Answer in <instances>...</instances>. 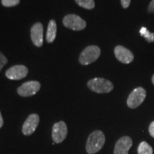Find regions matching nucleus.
Here are the masks:
<instances>
[{
    "mask_svg": "<svg viewBox=\"0 0 154 154\" xmlns=\"http://www.w3.org/2000/svg\"><path fill=\"white\" fill-rule=\"evenodd\" d=\"M57 36V23L54 20H51L48 24L46 39L48 43H52Z\"/></svg>",
    "mask_w": 154,
    "mask_h": 154,
    "instance_id": "nucleus-13",
    "label": "nucleus"
},
{
    "mask_svg": "<svg viewBox=\"0 0 154 154\" xmlns=\"http://www.w3.org/2000/svg\"><path fill=\"white\" fill-rule=\"evenodd\" d=\"M131 0H121V5H122L123 8L124 9L128 8L131 4Z\"/></svg>",
    "mask_w": 154,
    "mask_h": 154,
    "instance_id": "nucleus-19",
    "label": "nucleus"
},
{
    "mask_svg": "<svg viewBox=\"0 0 154 154\" xmlns=\"http://www.w3.org/2000/svg\"><path fill=\"white\" fill-rule=\"evenodd\" d=\"M88 87L92 91L98 94H106L113 89V85L110 81L103 78H94L87 83Z\"/></svg>",
    "mask_w": 154,
    "mask_h": 154,
    "instance_id": "nucleus-2",
    "label": "nucleus"
},
{
    "mask_svg": "<svg viewBox=\"0 0 154 154\" xmlns=\"http://www.w3.org/2000/svg\"><path fill=\"white\" fill-rule=\"evenodd\" d=\"M76 4L80 7L86 9H92L95 7L94 0H75Z\"/></svg>",
    "mask_w": 154,
    "mask_h": 154,
    "instance_id": "nucleus-16",
    "label": "nucleus"
},
{
    "mask_svg": "<svg viewBox=\"0 0 154 154\" xmlns=\"http://www.w3.org/2000/svg\"><path fill=\"white\" fill-rule=\"evenodd\" d=\"M7 62H8L7 59L5 57V55L0 51V71L2 69L4 66H5Z\"/></svg>",
    "mask_w": 154,
    "mask_h": 154,
    "instance_id": "nucleus-18",
    "label": "nucleus"
},
{
    "mask_svg": "<svg viewBox=\"0 0 154 154\" xmlns=\"http://www.w3.org/2000/svg\"><path fill=\"white\" fill-rule=\"evenodd\" d=\"M149 134L152 137L154 138V121L153 122H151V124H150L149 128Z\"/></svg>",
    "mask_w": 154,
    "mask_h": 154,
    "instance_id": "nucleus-21",
    "label": "nucleus"
},
{
    "mask_svg": "<svg viewBox=\"0 0 154 154\" xmlns=\"http://www.w3.org/2000/svg\"><path fill=\"white\" fill-rule=\"evenodd\" d=\"M148 12L150 14H154V0H152L151 3L149 4V7H148Z\"/></svg>",
    "mask_w": 154,
    "mask_h": 154,
    "instance_id": "nucleus-20",
    "label": "nucleus"
},
{
    "mask_svg": "<svg viewBox=\"0 0 154 154\" xmlns=\"http://www.w3.org/2000/svg\"><path fill=\"white\" fill-rule=\"evenodd\" d=\"M41 84L36 81H29L24 83L17 89V93L23 97H28L35 95L39 91Z\"/></svg>",
    "mask_w": 154,
    "mask_h": 154,
    "instance_id": "nucleus-6",
    "label": "nucleus"
},
{
    "mask_svg": "<svg viewBox=\"0 0 154 154\" xmlns=\"http://www.w3.org/2000/svg\"><path fill=\"white\" fill-rule=\"evenodd\" d=\"M146 96V91L143 88H134L127 99V106L130 109H136L142 104Z\"/></svg>",
    "mask_w": 154,
    "mask_h": 154,
    "instance_id": "nucleus-4",
    "label": "nucleus"
},
{
    "mask_svg": "<svg viewBox=\"0 0 154 154\" xmlns=\"http://www.w3.org/2000/svg\"><path fill=\"white\" fill-rule=\"evenodd\" d=\"M114 54L116 59L123 63H130L134 59V56L133 53L127 48L123 46H116L114 49Z\"/></svg>",
    "mask_w": 154,
    "mask_h": 154,
    "instance_id": "nucleus-10",
    "label": "nucleus"
},
{
    "mask_svg": "<svg viewBox=\"0 0 154 154\" xmlns=\"http://www.w3.org/2000/svg\"><path fill=\"white\" fill-rule=\"evenodd\" d=\"M101 55V49L95 45L88 46L82 51L79 56V61L81 64L88 65L97 60Z\"/></svg>",
    "mask_w": 154,
    "mask_h": 154,
    "instance_id": "nucleus-3",
    "label": "nucleus"
},
{
    "mask_svg": "<svg viewBox=\"0 0 154 154\" xmlns=\"http://www.w3.org/2000/svg\"><path fill=\"white\" fill-rule=\"evenodd\" d=\"M63 24L66 28L74 31H80L86 28V23L84 19L76 14H68L63 19Z\"/></svg>",
    "mask_w": 154,
    "mask_h": 154,
    "instance_id": "nucleus-5",
    "label": "nucleus"
},
{
    "mask_svg": "<svg viewBox=\"0 0 154 154\" xmlns=\"http://www.w3.org/2000/svg\"><path fill=\"white\" fill-rule=\"evenodd\" d=\"M106 141L105 135L101 131H94L88 137L86 151L88 154H94L101 151Z\"/></svg>",
    "mask_w": 154,
    "mask_h": 154,
    "instance_id": "nucleus-1",
    "label": "nucleus"
},
{
    "mask_svg": "<svg viewBox=\"0 0 154 154\" xmlns=\"http://www.w3.org/2000/svg\"><path fill=\"white\" fill-rule=\"evenodd\" d=\"M6 76L11 80H20L28 74V69L24 65H15L6 72Z\"/></svg>",
    "mask_w": 154,
    "mask_h": 154,
    "instance_id": "nucleus-9",
    "label": "nucleus"
},
{
    "mask_svg": "<svg viewBox=\"0 0 154 154\" xmlns=\"http://www.w3.org/2000/svg\"><path fill=\"white\" fill-rule=\"evenodd\" d=\"M39 123V116L36 113H32L24 121L22 126V133L25 136H30L35 131Z\"/></svg>",
    "mask_w": 154,
    "mask_h": 154,
    "instance_id": "nucleus-8",
    "label": "nucleus"
},
{
    "mask_svg": "<svg viewBox=\"0 0 154 154\" xmlns=\"http://www.w3.org/2000/svg\"><path fill=\"white\" fill-rule=\"evenodd\" d=\"M138 154H153V149L147 142L142 141L138 145Z\"/></svg>",
    "mask_w": 154,
    "mask_h": 154,
    "instance_id": "nucleus-14",
    "label": "nucleus"
},
{
    "mask_svg": "<svg viewBox=\"0 0 154 154\" xmlns=\"http://www.w3.org/2000/svg\"><path fill=\"white\" fill-rule=\"evenodd\" d=\"M151 81H152V83H153V85H154V74L153 75V76H152Z\"/></svg>",
    "mask_w": 154,
    "mask_h": 154,
    "instance_id": "nucleus-23",
    "label": "nucleus"
},
{
    "mask_svg": "<svg viewBox=\"0 0 154 154\" xmlns=\"http://www.w3.org/2000/svg\"><path fill=\"white\" fill-rule=\"evenodd\" d=\"M43 25L37 22L31 29V38L34 44L36 47H42L43 44Z\"/></svg>",
    "mask_w": 154,
    "mask_h": 154,
    "instance_id": "nucleus-12",
    "label": "nucleus"
},
{
    "mask_svg": "<svg viewBox=\"0 0 154 154\" xmlns=\"http://www.w3.org/2000/svg\"><path fill=\"white\" fill-rule=\"evenodd\" d=\"M133 145L132 139L129 136H123L119 138L116 143L114 151V154H128V151Z\"/></svg>",
    "mask_w": 154,
    "mask_h": 154,
    "instance_id": "nucleus-11",
    "label": "nucleus"
},
{
    "mask_svg": "<svg viewBox=\"0 0 154 154\" xmlns=\"http://www.w3.org/2000/svg\"><path fill=\"white\" fill-rule=\"evenodd\" d=\"M68 129L64 121H59L54 124L52 128V139L55 143H61L66 139Z\"/></svg>",
    "mask_w": 154,
    "mask_h": 154,
    "instance_id": "nucleus-7",
    "label": "nucleus"
},
{
    "mask_svg": "<svg viewBox=\"0 0 154 154\" xmlns=\"http://www.w3.org/2000/svg\"><path fill=\"white\" fill-rule=\"evenodd\" d=\"M139 32L140 36L144 37V38L146 40V42H148L149 43L154 42V33L150 32L146 27L142 26V27L140 28Z\"/></svg>",
    "mask_w": 154,
    "mask_h": 154,
    "instance_id": "nucleus-15",
    "label": "nucleus"
},
{
    "mask_svg": "<svg viewBox=\"0 0 154 154\" xmlns=\"http://www.w3.org/2000/svg\"><path fill=\"white\" fill-rule=\"evenodd\" d=\"M19 2H20V0H2V5L7 7H14L19 5Z\"/></svg>",
    "mask_w": 154,
    "mask_h": 154,
    "instance_id": "nucleus-17",
    "label": "nucleus"
},
{
    "mask_svg": "<svg viewBox=\"0 0 154 154\" xmlns=\"http://www.w3.org/2000/svg\"><path fill=\"white\" fill-rule=\"evenodd\" d=\"M4 124V121H3V118H2V113L0 112V128L3 126Z\"/></svg>",
    "mask_w": 154,
    "mask_h": 154,
    "instance_id": "nucleus-22",
    "label": "nucleus"
}]
</instances>
